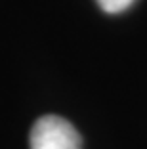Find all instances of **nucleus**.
<instances>
[{"label":"nucleus","mask_w":147,"mask_h":149,"mask_svg":"<svg viewBox=\"0 0 147 149\" xmlns=\"http://www.w3.org/2000/svg\"><path fill=\"white\" fill-rule=\"evenodd\" d=\"M31 149H82L77 128L63 117L44 115L31 128Z\"/></svg>","instance_id":"obj_1"},{"label":"nucleus","mask_w":147,"mask_h":149,"mask_svg":"<svg viewBox=\"0 0 147 149\" xmlns=\"http://www.w3.org/2000/svg\"><path fill=\"white\" fill-rule=\"evenodd\" d=\"M95 2H98L100 8L107 13H121V12H124V10H128L136 0H95Z\"/></svg>","instance_id":"obj_2"}]
</instances>
